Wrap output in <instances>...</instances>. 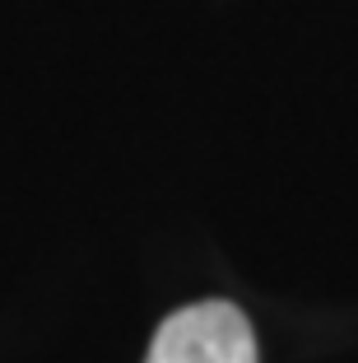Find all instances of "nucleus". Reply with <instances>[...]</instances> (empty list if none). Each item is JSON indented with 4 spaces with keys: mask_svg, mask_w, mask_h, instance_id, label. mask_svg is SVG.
Returning <instances> with one entry per match:
<instances>
[{
    "mask_svg": "<svg viewBox=\"0 0 358 363\" xmlns=\"http://www.w3.org/2000/svg\"><path fill=\"white\" fill-rule=\"evenodd\" d=\"M145 363H256V331L237 303H191L154 331Z\"/></svg>",
    "mask_w": 358,
    "mask_h": 363,
    "instance_id": "obj_1",
    "label": "nucleus"
}]
</instances>
